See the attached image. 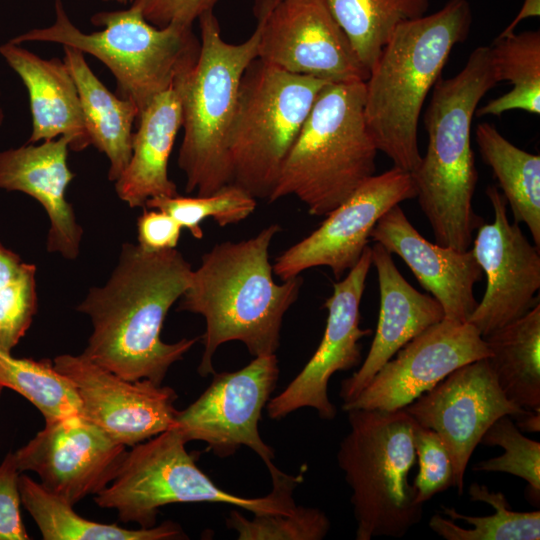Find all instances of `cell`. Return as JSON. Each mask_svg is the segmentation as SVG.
<instances>
[{
    "label": "cell",
    "instance_id": "13",
    "mask_svg": "<svg viewBox=\"0 0 540 540\" xmlns=\"http://www.w3.org/2000/svg\"><path fill=\"white\" fill-rule=\"evenodd\" d=\"M416 197L412 174L393 166L364 181L309 236L285 250L272 265L282 281L329 267L336 279L353 268L368 246L377 221L392 207Z\"/></svg>",
    "mask_w": 540,
    "mask_h": 540
},
{
    "label": "cell",
    "instance_id": "16",
    "mask_svg": "<svg viewBox=\"0 0 540 540\" xmlns=\"http://www.w3.org/2000/svg\"><path fill=\"white\" fill-rule=\"evenodd\" d=\"M52 363L75 388L82 415L116 442L132 447L175 426L178 396L171 387L126 380L81 354Z\"/></svg>",
    "mask_w": 540,
    "mask_h": 540
},
{
    "label": "cell",
    "instance_id": "15",
    "mask_svg": "<svg viewBox=\"0 0 540 540\" xmlns=\"http://www.w3.org/2000/svg\"><path fill=\"white\" fill-rule=\"evenodd\" d=\"M486 194L494 219L480 225L471 249L486 275V289L468 320L483 338L538 304L540 288L539 248L531 245L519 224L509 221L502 193L490 186Z\"/></svg>",
    "mask_w": 540,
    "mask_h": 540
},
{
    "label": "cell",
    "instance_id": "30",
    "mask_svg": "<svg viewBox=\"0 0 540 540\" xmlns=\"http://www.w3.org/2000/svg\"><path fill=\"white\" fill-rule=\"evenodd\" d=\"M370 70L396 27L426 14L429 0H323Z\"/></svg>",
    "mask_w": 540,
    "mask_h": 540
},
{
    "label": "cell",
    "instance_id": "21",
    "mask_svg": "<svg viewBox=\"0 0 540 540\" xmlns=\"http://www.w3.org/2000/svg\"><path fill=\"white\" fill-rule=\"evenodd\" d=\"M69 145L68 137L59 136L38 145L27 143L1 151L0 188L37 200L50 221L47 250L73 260L79 255L83 229L65 197L75 177L67 162Z\"/></svg>",
    "mask_w": 540,
    "mask_h": 540
},
{
    "label": "cell",
    "instance_id": "35",
    "mask_svg": "<svg viewBox=\"0 0 540 540\" xmlns=\"http://www.w3.org/2000/svg\"><path fill=\"white\" fill-rule=\"evenodd\" d=\"M226 524L239 540H321L331 527L323 511L304 506L286 514H254L252 519L233 510Z\"/></svg>",
    "mask_w": 540,
    "mask_h": 540
},
{
    "label": "cell",
    "instance_id": "26",
    "mask_svg": "<svg viewBox=\"0 0 540 540\" xmlns=\"http://www.w3.org/2000/svg\"><path fill=\"white\" fill-rule=\"evenodd\" d=\"M487 357L506 397L528 410L540 409V303L484 338Z\"/></svg>",
    "mask_w": 540,
    "mask_h": 540
},
{
    "label": "cell",
    "instance_id": "3",
    "mask_svg": "<svg viewBox=\"0 0 540 540\" xmlns=\"http://www.w3.org/2000/svg\"><path fill=\"white\" fill-rule=\"evenodd\" d=\"M498 83L490 46H479L459 73L435 83L424 115L428 147L411 173L415 198L435 242L459 251L470 248L484 222L472 204L478 173L471 127L480 100Z\"/></svg>",
    "mask_w": 540,
    "mask_h": 540
},
{
    "label": "cell",
    "instance_id": "46",
    "mask_svg": "<svg viewBox=\"0 0 540 540\" xmlns=\"http://www.w3.org/2000/svg\"><path fill=\"white\" fill-rule=\"evenodd\" d=\"M2 390H3V387L0 385V396H1Z\"/></svg>",
    "mask_w": 540,
    "mask_h": 540
},
{
    "label": "cell",
    "instance_id": "8",
    "mask_svg": "<svg viewBox=\"0 0 540 540\" xmlns=\"http://www.w3.org/2000/svg\"><path fill=\"white\" fill-rule=\"evenodd\" d=\"M347 413L350 429L340 442L337 461L352 491L356 539L401 538L423 515L408 482L416 460L414 419L404 408Z\"/></svg>",
    "mask_w": 540,
    "mask_h": 540
},
{
    "label": "cell",
    "instance_id": "17",
    "mask_svg": "<svg viewBox=\"0 0 540 540\" xmlns=\"http://www.w3.org/2000/svg\"><path fill=\"white\" fill-rule=\"evenodd\" d=\"M126 452L125 445L82 414H74L45 421L14 455L21 473L35 472L46 489L74 506L110 484Z\"/></svg>",
    "mask_w": 540,
    "mask_h": 540
},
{
    "label": "cell",
    "instance_id": "22",
    "mask_svg": "<svg viewBox=\"0 0 540 540\" xmlns=\"http://www.w3.org/2000/svg\"><path fill=\"white\" fill-rule=\"evenodd\" d=\"M371 253L380 290L379 319L367 357L352 376L341 382L343 405L354 400L406 343L445 318L440 303L406 281L383 245L375 242Z\"/></svg>",
    "mask_w": 540,
    "mask_h": 540
},
{
    "label": "cell",
    "instance_id": "24",
    "mask_svg": "<svg viewBox=\"0 0 540 540\" xmlns=\"http://www.w3.org/2000/svg\"><path fill=\"white\" fill-rule=\"evenodd\" d=\"M181 78L138 114L130 161L115 181L118 197L131 208H144L151 198L178 195L168 176V162L183 122Z\"/></svg>",
    "mask_w": 540,
    "mask_h": 540
},
{
    "label": "cell",
    "instance_id": "45",
    "mask_svg": "<svg viewBox=\"0 0 540 540\" xmlns=\"http://www.w3.org/2000/svg\"><path fill=\"white\" fill-rule=\"evenodd\" d=\"M0 94H1V91H0ZM3 120H4V112H3V109L0 106V126L3 123Z\"/></svg>",
    "mask_w": 540,
    "mask_h": 540
},
{
    "label": "cell",
    "instance_id": "1",
    "mask_svg": "<svg viewBox=\"0 0 540 540\" xmlns=\"http://www.w3.org/2000/svg\"><path fill=\"white\" fill-rule=\"evenodd\" d=\"M192 270L176 248L151 252L138 244H123L108 281L90 288L77 307L92 323L81 355L126 380L162 384L169 368L198 340L166 343L160 337Z\"/></svg>",
    "mask_w": 540,
    "mask_h": 540
},
{
    "label": "cell",
    "instance_id": "43",
    "mask_svg": "<svg viewBox=\"0 0 540 540\" xmlns=\"http://www.w3.org/2000/svg\"><path fill=\"white\" fill-rule=\"evenodd\" d=\"M516 426L525 432H539L540 431V409L539 410H527L525 414L515 419Z\"/></svg>",
    "mask_w": 540,
    "mask_h": 540
},
{
    "label": "cell",
    "instance_id": "36",
    "mask_svg": "<svg viewBox=\"0 0 540 540\" xmlns=\"http://www.w3.org/2000/svg\"><path fill=\"white\" fill-rule=\"evenodd\" d=\"M413 439L419 471L414 480L416 501L424 505L436 494L454 485L450 455L440 436L414 420Z\"/></svg>",
    "mask_w": 540,
    "mask_h": 540
},
{
    "label": "cell",
    "instance_id": "14",
    "mask_svg": "<svg viewBox=\"0 0 540 540\" xmlns=\"http://www.w3.org/2000/svg\"><path fill=\"white\" fill-rule=\"evenodd\" d=\"M404 409L440 436L453 464V487L459 496L470 457L487 429L504 415L515 420L528 410L506 397L487 358L459 367Z\"/></svg>",
    "mask_w": 540,
    "mask_h": 540
},
{
    "label": "cell",
    "instance_id": "38",
    "mask_svg": "<svg viewBox=\"0 0 540 540\" xmlns=\"http://www.w3.org/2000/svg\"><path fill=\"white\" fill-rule=\"evenodd\" d=\"M14 453H8L0 463V540H26L21 511L19 476Z\"/></svg>",
    "mask_w": 540,
    "mask_h": 540
},
{
    "label": "cell",
    "instance_id": "34",
    "mask_svg": "<svg viewBox=\"0 0 540 540\" xmlns=\"http://www.w3.org/2000/svg\"><path fill=\"white\" fill-rule=\"evenodd\" d=\"M481 444L500 446L504 452L478 462L473 467L477 472H502L517 476L527 482L534 497L540 495V443L527 438L513 422L504 415L498 418L485 432Z\"/></svg>",
    "mask_w": 540,
    "mask_h": 540
},
{
    "label": "cell",
    "instance_id": "20",
    "mask_svg": "<svg viewBox=\"0 0 540 540\" xmlns=\"http://www.w3.org/2000/svg\"><path fill=\"white\" fill-rule=\"evenodd\" d=\"M370 238L406 263L440 303L445 319L468 322L478 304L474 285L483 274L471 249L459 251L431 243L413 227L399 204L377 221Z\"/></svg>",
    "mask_w": 540,
    "mask_h": 540
},
{
    "label": "cell",
    "instance_id": "10",
    "mask_svg": "<svg viewBox=\"0 0 540 540\" xmlns=\"http://www.w3.org/2000/svg\"><path fill=\"white\" fill-rule=\"evenodd\" d=\"M323 80L293 74L259 59L246 68L228 135L232 183L269 200Z\"/></svg>",
    "mask_w": 540,
    "mask_h": 540
},
{
    "label": "cell",
    "instance_id": "31",
    "mask_svg": "<svg viewBox=\"0 0 540 540\" xmlns=\"http://www.w3.org/2000/svg\"><path fill=\"white\" fill-rule=\"evenodd\" d=\"M472 501L484 502L494 508L488 516L461 514L454 508L443 506L444 518L439 514L429 520L430 529L446 540H539L540 512H519L510 508L504 494L494 492L485 485H470Z\"/></svg>",
    "mask_w": 540,
    "mask_h": 540
},
{
    "label": "cell",
    "instance_id": "11",
    "mask_svg": "<svg viewBox=\"0 0 540 540\" xmlns=\"http://www.w3.org/2000/svg\"><path fill=\"white\" fill-rule=\"evenodd\" d=\"M257 59L328 83L366 81L369 70L323 0H255Z\"/></svg>",
    "mask_w": 540,
    "mask_h": 540
},
{
    "label": "cell",
    "instance_id": "42",
    "mask_svg": "<svg viewBox=\"0 0 540 540\" xmlns=\"http://www.w3.org/2000/svg\"><path fill=\"white\" fill-rule=\"evenodd\" d=\"M540 15V0H524V3L514 20L500 33L499 36H506L515 32L518 24L529 17Z\"/></svg>",
    "mask_w": 540,
    "mask_h": 540
},
{
    "label": "cell",
    "instance_id": "40",
    "mask_svg": "<svg viewBox=\"0 0 540 540\" xmlns=\"http://www.w3.org/2000/svg\"><path fill=\"white\" fill-rule=\"evenodd\" d=\"M181 230V225L166 212L144 207L137 220L138 245L151 252L174 249Z\"/></svg>",
    "mask_w": 540,
    "mask_h": 540
},
{
    "label": "cell",
    "instance_id": "28",
    "mask_svg": "<svg viewBox=\"0 0 540 540\" xmlns=\"http://www.w3.org/2000/svg\"><path fill=\"white\" fill-rule=\"evenodd\" d=\"M476 143L484 162L492 169L514 222L524 223L536 247H540V156L518 148L492 124L476 127Z\"/></svg>",
    "mask_w": 540,
    "mask_h": 540
},
{
    "label": "cell",
    "instance_id": "19",
    "mask_svg": "<svg viewBox=\"0 0 540 540\" xmlns=\"http://www.w3.org/2000/svg\"><path fill=\"white\" fill-rule=\"evenodd\" d=\"M351 402L350 409L404 408L450 373L490 352L477 328L448 319L430 326L406 343Z\"/></svg>",
    "mask_w": 540,
    "mask_h": 540
},
{
    "label": "cell",
    "instance_id": "23",
    "mask_svg": "<svg viewBox=\"0 0 540 540\" xmlns=\"http://www.w3.org/2000/svg\"><path fill=\"white\" fill-rule=\"evenodd\" d=\"M0 55L25 85L32 115V133L27 143L66 136L69 149L82 151L91 138L82 111L76 83L63 59H44L20 44H0Z\"/></svg>",
    "mask_w": 540,
    "mask_h": 540
},
{
    "label": "cell",
    "instance_id": "29",
    "mask_svg": "<svg viewBox=\"0 0 540 540\" xmlns=\"http://www.w3.org/2000/svg\"><path fill=\"white\" fill-rule=\"evenodd\" d=\"M499 82L512 85L507 93L475 111L478 117L500 116L511 110L540 114V31L498 36L490 46Z\"/></svg>",
    "mask_w": 540,
    "mask_h": 540
},
{
    "label": "cell",
    "instance_id": "39",
    "mask_svg": "<svg viewBox=\"0 0 540 540\" xmlns=\"http://www.w3.org/2000/svg\"><path fill=\"white\" fill-rule=\"evenodd\" d=\"M218 0H133L143 17L156 27L176 24L192 27L204 12L213 10Z\"/></svg>",
    "mask_w": 540,
    "mask_h": 540
},
{
    "label": "cell",
    "instance_id": "27",
    "mask_svg": "<svg viewBox=\"0 0 540 540\" xmlns=\"http://www.w3.org/2000/svg\"><path fill=\"white\" fill-rule=\"evenodd\" d=\"M21 504L32 516L43 539L46 540H172L182 539L181 527L166 521L149 528L127 529L116 524L98 523L81 517L59 495L40 482L20 474Z\"/></svg>",
    "mask_w": 540,
    "mask_h": 540
},
{
    "label": "cell",
    "instance_id": "7",
    "mask_svg": "<svg viewBox=\"0 0 540 540\" xmlns=\"http://www.w3.org/2000/svg\"><path fill=\"white\" fill-rule=\"evenodd\" d=\"M55 22L10 40L52 42L79 49L101 61L116 80V95L133 101L139 112L160 93L186 75L197 62L200 39L192 27H156L131 5L91 17L99 31L84 33L68 17L62 0L55 1Z\"/></svg>",
    "mask_w": 540,
    "mask_h": 540
},
{
    "label": "cell",
    "instance_id": "2",
    "mask_svg": "<svg viewBox=\"0 0 540 540\" xmlns=\"http://www.w3.org/2000/svg\"><path fill=\"white\" fill-rule=\"evenodd\" d=\"M280 230L271 224L249 239L218 243L192 270L177 310L205 319L197 369L201 377L215 373L213 357L226 342H242L254 357L275 354L279 348L284 315L303 283L300 275L281 284L273 279L269 248Z\"/></svg>",
    "mask_w": 540,
    "mask_h": 540
},
{
    "label": "cell",
    "instance_id": "37",
    "mask_svg": "<svg viewBox=\"0 0 540 540\" xmlns=\"http://www.w3.org/2000/svg\"><path fill=\"white\" fill-rule=\"evenodd\" d=\"M36 266L0 290V346L11 352L28 331L37 312Z\"/></svg>",
    "mask_w": 540,
    "mask_h": 540
},
{
    "label": "cell",
    "instance_id": "4",
    "mask_svg": "<svg viewBox=\"0 0 540 540\" xmlns=\"http://www.w3.org/2000/svg\"><path fill=\"white\" fill-rule=\"evenodd\" d=\"M471 24L469 2L449 0L433 14L399 24L370 68L365 81L366 124L378 151L393 166L410 173L419 166L423 104Z\"/></svg>",
    "mask_w": 540,
    "mask_h": 540
},
{
    "label": "cell",
    "instance_id": "5",
    "mask_svg": "<svg viewBox=\"0 0 540 540\" xmlns=\"http://www.w3.org/2000/svg\"><path fill=\"white\" fill-rule=\"evenodd\" d=\"M365 81L328 83L294 142L268 202L295 196L326 216L375 174L378 149L366 124Z\"/></svg>",
    "mask_w": 540,
    "mask_h": 540
},
{
    "label": "cell",
    "instance_id": "33",
    "mask_svg": "<svg viewBox=\"0 0 540 540\" xmlns=\"http://www.w3.org/2000/svg\"><path fill=\"white\" fill-rule=\"evenodd\" d=\"M257 201L240 186L230 183L216 192L197 197H155L148 199L146 208L159 209L173 217L194 238L201 239V223L212 218L219 226L237 224L256 209Z\"/></svg>",
    "mask_w": 540,
    "mask_h": 540
},
{
    "label": "cell",
    "instance_id": "6",
    "mask_svg": "<svg viewBox=\"0 0 540 540\" xmlns=\"http://www.w3.org/2000/svg\"><path fill=\"white\" fill-rule=\"evenodd\" d=\"M186 442L172 427L132 446L114 479L94 497L101 508L115 509L124 523L149 528L161 507L176 503H224L253 514L292 513L293 493L303 474L289 475L273 462L267 464L272 490L264 497L248 498L217 486L187 452Z\"/></svg>",
    "mask_w": 540,
    "mask_h": 540
},
{
    "label": "cell",
    "instance_id": "41",
    "mask_svg": "<svg viewBox=\"0 0 540 540\" xmlns=\"http://www.w3.org/2000/svg\"><path fill=\"white\" fill-rule=\"evenodd\" d=\"M28 264L15 252L0 245V290L18 279Z\"/></svg>",
    "mask_w": 540,
    "mask_h": 540
},
{
    "label": "cell",
    "instance_id": "9",
    "mask_svg": "<svg viewBox=\"0 0 540 540\" xmlns=\"http://www.w3.org/2000/svg\"><path fill=\"white\" fill-rule=\"evenodd\" d=\"M200 52L193 68L180 79L183 139L178 166L187 193L210 195L232 183L227 141L242 76L257 58L258 34L242 43L221 36L213 12L198 18Z\"/></svg>",
    "mask_w": 540,
    "mask_h": 540
},
{
    "label": "cell",
    "instance_id": "25",
    "mask_svg": "<svg viewBox=\"0 0 540 540\" xmlns=\"http://www.w3.org/2000/svg\"><path fill=\"white\" fill-rule=\"evenodd\" d=\"M64 57L78 89L91 145L110 163L108 179L115 182L132 154L133 125L139 109L128 99L112 93L94 74L79 49L63 46Z\"/></svg>",
    "mask_w": 540,
    "mask_h": 540
},
{
    "label": "cell",
    "instance_id": "12",
    "mask_svg": "<svg viewBox=\"0 0 540 540\" xmlns=\"http://www.w3.org/2000/svg\"><path fill=\"white\" fill-rule=\"evenodd\" d=\"M213 375L206 390L178 411L174 427L186 443L205 442L218 457L246 446L265 464L271 462L274 452L261 438L258 423L279 378L276 355L257 356L240 370Z\"/></svg>",
    "mask_w": 540,
    "mask_h": 540
},
{
    "label": "cell",
    "instance_id": "44",
    "mask_svg": "<svg viewBox=\"0 0 540 540\" xmlns=\"http://www.w3.org/2000/svg\"><path fill=\"white\" fill-rule=\"evenodd\" d=\"M103 1H115V2H118V3H121V4H127V3H132L133 0H103Z\"/></svg>",
    "mask_w": 540,
    "mask_h": 540
},
{
    "label": "cell",
    "instance_id": "32",
    "mask_svg": "<svg viewBox=\"0 0 540 540\" xmlns=\"http://www.w3.org/2000/svg\"><path fill=\"white\" fill-rule=\"evenodd\" d=\"M0 385L31 402L45 421L82 414L75 388L50 360L16 358L0 346Z\"/></svg>",
    "mask_w": 540,
    "mask_h": 540
},
{
    "label": "cell",
    "instance_id": "18",
    "mask_svg": "<svg viewBox=\"0 0 540 540\" xmlns=\"http://www.w3.org/2000/svg\"><path fill=\"white\" fill-rule=\"evenodd\" d=\"M371 265V247L367 246L347 276L333 284V293L324 303L328 316L320 344L289 385L269 399V418L279 420L305 407L315 409L324 420L336 417L337 409L328 397L329 380L334 373L360 363L359 341L372 334L371 329L360 328V304Z\"/></svg>",
    "mask_w": 540,
    "mask_h": 540
}]
</instances>
